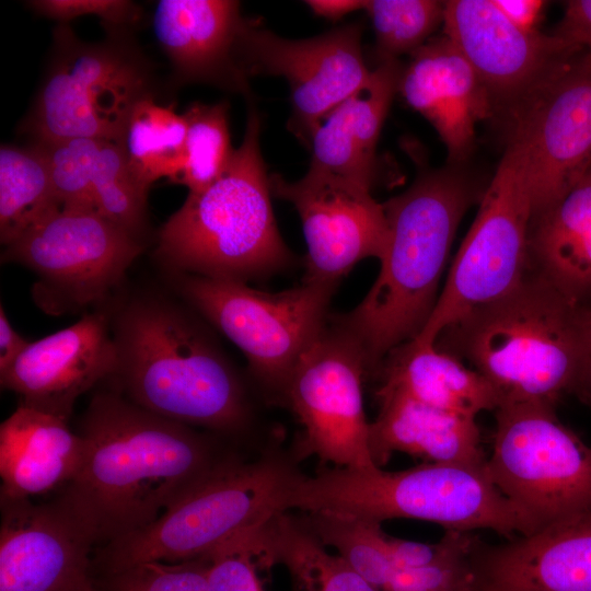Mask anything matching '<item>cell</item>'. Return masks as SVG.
<instances>
[{
  "label": "cell",
  "instance_id": "cell-6",
  "mask_svg": "<svg viewBox=\"0 0 591 591\" xmlns=\"http://www.w3.org/2000/svg\"><path fill=\"white\" fill-rule=\"evenodd\" d=\"M286 510L331 511L382 523L390 519L432 522L445 530L487 529L510 540L535 531L497 489L484 467L428 463L396 472L322 465L302 471L287 494Z\"/></svg>",
  "mask_w": 591,
  "mask_h": 591
},
{
  "label": "cell",
  "instance_id": "cell-31",
  "mask_svg": "<svg viewBox=\"0 0 591 591\" xmlns=\"http://www.w3.org/2000/svg\"><path fill=\"white\" fill-rule=\"evenodd\" d=\"M95 212L143 244L148 231L147 196L131 174L120 146L101 140L91 174Z\"/></svg>",
  "mask_w": 591,
  "mask_h": 591
},
{
  "label": "cell",
  "instance_id": "cell-1",
  "mask_svg": "<svg viewBox=\"0 0 591 591\" xmlns=\"http://www.w3.org/2000/svg\"><path fill=\"white\" fill-rule=\"evenodd\" d=\"M80 434L85 456L57 498L109 544L154 522L236 453L212 437L152 414L118 392L94 395Z\"/></svg>",
  "mask_w": 591,
  "mask_h": 591
},
{
  "label": "cell",
  "instance_id": "cell-20",
  "mask_svg": "<svg viewBox=\"0 0 591 591\" xmlns=\"http://www.w3.org/2000/svg\"><path fill=\"white\" fill-rule=\"evenodd\" d=\"M398 92L437 130L448 164L472 152L477 124L491 116L490 96L470 63L444 35L429 39L403 68Z\"/></svg>",
  "mask_w": 591,
  "mask_h": 591
},
{
  "label": "cell",
  "instance_id": "cell-23",
  "mask_svg": "<svg viewBox=\"0 0 591 591\" xmlns=\"http://www.w3.org/2000/svg\"><path fill=\"white\" fill-rule=\"evenodd\" d=\"M84 456V439L68 420L20 404L0 426L1 501L62 489Z\"/></svg>",
  "mask_w": 591,
  "mask_h": 591
},
{
  "label": "cell",
  "instance_id": "cell-17",
  "mask_svg": "<svg viewBox=\"0 0 591 591\" xmlns=\"http://www.w3.org/2000/svg\"><path fill=\"white\" fill-rule=\"evenodd\" d=\"M444 36L486 88L494 108L510 113L583 49L554 35L529 32L493 0L444 1Z\"/></svg>",
  "mask_w": 591,
  "mask_h": 591
},
{
  "label": "cell",
  "instance_id": "cell-41",
  "mask_svg": "<svg viewBox=\"0 0 591 591\" xmlns=\"http://www.w3.org/2000/svg\"><path fill=\"white\" fill-rule=\"evenodd\" d=\"M305 3L314 14L332 21L366 7V1L362 0H309Z\"/></svg>",
  "mask_w": 591,
  "mask_h": 591
},
{
  "label": "cell",
  "instance_id": "cell-33",
  "mask_svg": "<svg viewBox=\"0 0 591 591\" xmlns=\"http://www.w3.org/2000/svg\"><path fill=\"white\" fill-rule=\"evenodd\" d=\"M380 62L413 54L443 22L444 1L436 0H370L366 1Z\"/></svg>",
  "mask_w": 591,
  "mask_h": 591
},
{
  "label": "cell",
  "instance_id": "cell-5",
  "mask_svg": "<svg viewBox=\"0 0 591 591\" xmlns=\"http://www.w3.org/2000/svg\"><path fill=\"white\" fill-rule=\"evenodd\" d=\"M247 101L244 138L223 173L206 189L188 192L159 231L155 256L173 274L248 282L296 262L274 217L260 117Z\"/></svg>",
  "mask_w": 591,
  "mask_h": 591
},
{
  "label": "cell",
  "instance_id": "cell-22",
  "mask_svg": "<svg viewBox=\"0 0 591 591\" xmlns=\"http://www.w3.org/2000/svg\"><path fill=\"white\" fill-rule=\"evenodd\" d=\"M244 19L231 0H160L152 25L173 83H211L251 96L235 49Z\"/></svg>",
  "mask_w": 591,
  "mask_h": 591
},
{
  "label": "cell",
  "instance_id": "cell-34",
  "mask_svg": "<svg viewBox=\"0 0 591 591\" xmlns=\"http://www.w3.org/2000/svg\"><path fill=\"white\" fill-rule=\"evenodd\" d=\"M102 139L72 138L37 143L48 162L51 182L61 208L94 210L91 174Z\"/></svg>",
  "mask_w": 591,
  "mask_h": 591
},
{
  "label": "cell",
  "instance_id": "cell-39",
  "mask_svg": "<svg viewBox=\"0 0 591 591\" xmlns=\"http://www.w3.org/2000/svg\"><path fill=\"white\" fill-rule=\"evenodd\" d=\"M502 13L519 27L534 32L542 16L545 1L541 0H493Z\"/></svg>",
  "mask_w": 591,
  "mask_h": 591
},
{
  "label": "cell",
  "instance_id": "cell-32",
  "mask_svg": "<svg viewBox=\"0 0 591 591\" xmlns=\"http://www.w3.org/2000/svg\"><path fill=\"white\" fill-rule=\"evenodd\" d=\"M229 105L192 103L183 113L187 124L186 162L179 184L197 193L209 187L225 170L234 149L230 143Z\"/></svg>",
  "mask_w": 591,
  "mask_h": 591
},
{
  "label": "cell",
  "instance_id": "cell-28",
  "mask_svg": "<svg viewBox=\"0 0 591 591\" xmlns=\"http://www.w3.org/2000/svg\"><path fill=\"white\" fill-rule=\"evenodd\" d=\"M254 542L259 566L286 567L291 591H376L289 511L277 512L258 528Z\"/></svg>",
  "mask_w": 591,
  "mask_h": 591
},
{
  "label": "cell",
  "instance_id": "cell-42",
  "mask_svg": "<svg viewBox=\"0 0 591 591\" xmlns=\"http://www.w3.org/2000/svg\"><path fill=\"white\" fill-rule=\"evenodd\" d=\"M588 306L590 313V345L586 370L577 394L591 404V301L588 302Z\"/></svg>",
  "mask_w": 591,
  "mask_h": 591
},
{
  "label": "cell",
  "instance_id": "cell-3",
  "mask_svg": "<svg viewBox=\"0 0 591 591\" xmlns=\"http://www.w3.org/2000/svg\"><path fill=\"white\" fill-rule=\"evenodd\" d=\"M113 336L119 392L163 418L217 434L241 436L254 424L248 391L199 320L160 296H141L118 313Z\"/></svg>",
  "mask_w": 591,
  "mask_h": 591
},
{
  "label": "cell",
  "instance_id": "cell-29",
  "mask_svg": "<svg viewBox=\"0 0 591 591\" xmlns=\"http://www.w3.org/2000/svg\"><path fill=\"white\" fill-rule=\"evenodd\" d=\"M187 124L172 105L162 106L154 94L132 108L119 146L127 165L147 192L158 179L179 183L186 162Z\"/></svg>",
  "mask_w": 591,
  "mask_h": 591
},
{
  "label": "cell",
  "instance_id": "cell-27",
  "mask_svg": "<svg viewBox=\"0 0 591 591\" xmlns=\"http://www.w3.org/2000/svg\"><path fill=\"white\" fill-rule=\"evenodd\" d=\"M530 268L569 298L591 301V169L531 221Z\"/></svg>",
  "mask_w": 591,
  "mask_h": 591
},
{
  "label": "cell",
  "instance_id": "cell-18",
  "mask_svg": "<svg viewBox=\"0 0 591 591\" xmlns=\"http://www.w3.org/2000/svg\"><path fill=\"white\" fill-rule=\"evenodd\" d=\"M0 591H81L92 582L90 533L57 499L1 501Z\"/></svg>",
  "mask_w": 591,
  "mask_h": 591
},
{
  "label": "cell",
  "instance_id": "cell-2",
  "mask_svg": "<svg viewBox=\"0 0 591 591\" xmlns=\"http://www.w3.org/2000/svg\"><path fill=\"white\" fill-rule=\"evenodd\" d=\"M485 189L460 169L420 170L402 194L383 202L389 224L380 273L362 301L329 320L360 348L368 373L424 329L459 225Z\"/></svg>",
  "mask_w": 591,
  "mask_h": 591
},
{
  "label": "cell",
  "instance_id": "cell-38",
  "mask_svg": "<svg viewBox=\"0 0 591 591\" xmlns=\"http://www.w3.org/2000/svg\"><path fill=\"white\" fill-rule=\"evenodd\" d=\"M552 35L576 48L591 51V0L566 2L564 15Z\"/></svg>",
  "mask_w": 591,
  "mask_h": 591
},
{
  "label": "cell",
  "instance_id": "cell-21",
  "mask_svg": "<svg viewBox=\"0 0 591 591\" xmlns=\"http://www.w3.org/2000/svg\"><path fill=\"white\" fill-rule=\"evenodd\" d=\"M479 581L520 591H591V507L498 546L478 543Z\"/></svg>",
  "mask_w": 591,
  "mask_h": 591
},
{
  "label": "cell",
  "instance_id": "cell-12",
  "mask_svg": "<svg viewBox=\"0 0 591 591\" xmlns=\"http://www.w3.org/2000/svg\"><path fill=\"white\" fill-rule=\"evenodd\" d=\"M142 251L143 244L97 212L59 208L5 246L1 259L35 273V302L61 314L102 301Z\"/></svg>",
  "mask_w": 591,
  "mask_h": 591
},
{
  "label": "cell",
  "instance_id": "cell-44",
  "mask_svg": "<svg viewBox=\"0 0 591 591\" xmlns=\"http://www.w3.org/2000/svg\"><path fill=\"white\" fill-rule=\"evenodd\" d=\"M81 591H101L99 588H96L93 582H91L90 584H88L84 589H82Z\"/></svg>",
  "mask_w": 591,
  "mask_h": 591
},
{
  "label": "cell",
  "instance_id": "cell-36",
  "mask_svg": "<svg viewBox=\"0 0 591 591\" xmlns=\"http://www.w3.org/2000/svg\"><path fill=\"white\" fill-rule=\"evenodd\" d=\"M255 530L233 537L206 556L210 591H264L257 573Z\"/></svg>",
  "mask_w": 591,
  "mask_h": 591
},
{
  "label": "cell",
  "instance_id": "cell-35",
  "mask_svg": "<svg viewBox=\"0 0 591 591\" xmlns=\"http://www.w3.org/2000/svg\"><path fill=\"white\" fill-rule=\"evenodd\" d=\"M100 589V588H99ZM101 591H210L207 557L143 561L107 575Z\"/></svg>",
  "mask_w": 591,
  "mask_h": 591
},
{
  "label": "cell",
  "instance_id": "cell-9",
  "mask_svg": "<svg viewBox=\"0 0 591 591\" xmlns=\"http://www.w3.org/2000/svg\"><path fill=\"white\" fill-rule=\"evenodd\" d=\"M181 297L233 343L266 399L282 403L289 379L326 327L337 286L303 280L280 292L247 282L173 274Z\"/></svg>",
  "mask_w": 591,
  "mask_h": 591
},
{
  "label": "cell",
  "instance_id": "cell-30",
  "mask_svg": "<svg viewBox=\"0 0 591 591\" xmlns=\"http://www.w3.org/2000/svg\"><path fill=\"white\" fill-rule=\"evenodd\" d=\"M61 208L47 159L37 143L0 149V241L12 244L38 221Z\"/></svg>",
  "mask_w": 591,
  "mask_h": 591
},
{
  "label": "cell",
  "instance_id": "cell-10",
  "mask_svg": "<svg viewBox=\"0 0 591 591\" xmlns=\"http://www.w3.org/2000/svg\"><path fill=\"white\" fill-rule=\"evenodd\" d=\"M533 217L525 152L511 134L479 200L478 211L449 269L427 324L413 339L434 344L440 333L471 311L514 289L530 269Z\"/></svg>",
  "mask_w": 591,
  "mask_h": 591
},
{
  "label": "cell",
  "instance_id": "cell-15",
  "mask_svg": "<svg viewBox=\"0 0 591 591\" xmlns=\"http://www.w3.org/2000/svg\"><path fill=\"white\" fill-rule=\"evenodd\" d=\"M511 115L525 152L533 219L591 169V51L575 55Z\"/></svg>",
  "mask_w": 591,
  "mask_h": 591
},
{
  "label": "cell",
  "instance_id": "cell-24",
  "mask_svg": "<svg viewBox=\"0 0 591 591\" xmlns=\"http://www.w3.org/2000/svg\"><path fill=\"white\" fill-rule=\"evenodd\" d=\"M379 413L370 422L373 463L385 465L395 452L428 463L484 467L486 456L476 419L444 412L379 386Z\"/></svg>",
  "mask_w": 591,
  "mask_h": 591
},
{
  "label": "cell",
  "instance_id": "cell-26",
  "mask_svg": "<svg viewBox=\"0 0 591 591\" xmlns=\"http://www.w3.org/2000/svg\"><path fill=\"white\" fill-rule=\"evenodd\" d=\"M375 373H380L381 387L468 418L495 412L501 404L484 375L434 344L410 340L391 351Z\"/></svg>",
  "mask_w": 591,
  "mask_h": 591
},
{
  "label": "cell",
  "instance_id": "cell-11",
  "mask_svg": "<svg viewBox=\"0 0 591 591\" xmlns=\"http://www.w3.org/2000/svg\"><path fill=\"white\" fill-rule=\"evenodd\" d=\"M495 413L485 471L535 531L591 507V447L543 402H505Z\"/></svg>",
  "mask_w": 591,
  "mask_h": 591
},
{
  "label": "cell",
  "instance_id": "cell-43",
  "mask_svg": "<svg viewBox=\"0 0 591 591\" xmlns=\"http://www.w3.org/2000/svg\"><path fill=\"white\" fill-rule=\"evenodd\" d=\"M474 591H520V590L505 588V587H500V586H496V584H493V583H488V582H484V581L478 580L477 586L474 589Z\"/></svg>",
  "mask_w": 591,
  "mask_h": 591
},
{
  "label": "cell",
  "instance_id": "cell-19",
  "mask_svg": "<svg viewBox=\"0 0 591 591\" xmlns=\"http://www.w3.org/2000/svg\"><path fill=\"white\" fill-rule=\"evenodd\" d=\"M117 351L109 321L102 312L36 341L0 372L2 389L21 404L68 420L78 398L114 374Z\"/></svg>",
  "mask_w": 591,
  "mask_h": 591
},
{
  "label": "cell",
  "instance_id": "cell-14",
  "mask_svg": "<svg viewBox=\"0 0 591 591\" xmlns=\"http://www.w3.org/2000/svg\"><path fill=\"white\" fill-rule=\"evenodd\" d=\"M362 26L351 23L306 39L282 38L245 20L236 42L243 74L283 77L290 86L288 128L305 144L321 121L369 79Z\"/></svg>",
  "mask_w": 591,
  "mask_h": 591
},
{
  "label": "cell",
  "instance_id": "cell-25",
  "mask_svg": "<svg viewBox=\"0 0 591 591\" xmlns=\"http://www.w3.org/2000/svg\"><path fill=\"white\" fill-rule=\"evenodd\" d=\"M402 70L397 59L380 62L368 81L321 121L309 141L310 170L372 187L378 140Z\"/></svg>",
  "mask_w": 591,
  "mask_h": 591
},
{
  "label": "cell",
  "instance_id": "cell-8",
  "mask_svg": "<svg viewBox=\"0 0 591 591\" xmlns=\"http://www.w3.org/2000/svg\"><path fill=\"white\" fill-rule=\"evenodd\" d=\"M153 94L152 67L127 30H108L106 39L88 43L58 23L47 73L21 131L34 142L119 143L135 105Z\"/></svg>",
  "mask_w": 591,
  "mask_h": 591
},
{
  "label": "cell",
  "instance_id": "cell-37",
  "mask_svg": "<svg viewBox=\"0 0 591 591\" xmlns=\"http://www.w3.org/2000/svg\"><path fill=\"white\" fill-rule=\"evenodd\" d=\"M35 13L68 24L82 15L101 19L108 30H128L141 19V9L127 0H32L25 2Z\"/></svg>",
  "mask_w": 591,
  "mask_h": 591
},
{
  "label": "cell",
  "instance_id": "cell-13",
  "mask_svg": "<svg viewBox=\"0 0 591 591\" xmlns=\"http://www.w3.org/2000/svg\"><path fill=\"white\" fill-rule=\"evenodd\" d=\"M368 373L359 346L331 320L296 366L283 393L303 428L293 450L323 465L368 468L372 461L362 381Z\"/></svg>",
  "mask_w": 591,
  "mask_h": 591
},
{
  "label": "cell",
  "instance_id": "cell-40",
  "mask_svg": "<svg viewBox=\"0 0 591 591\" xmlns=\"http://www.w3.org/2000/svg\"><path fill=\"white\" fill-rule=\"evenodd\" d=\"M24 339L10 324L3 305H0V372L5 370L27 347Z\"/></svg>",
  "mask_w": 591,
  "mask_h": 591
},
{
  "label": "cell",
  "instance_id": "cell-16",
  "mask_svg": "<svg viewBox=\"0 0 591 591\" xmlns=\"http://www.w3.org/2000/svg\"><path fill=\"white\" fill-rule=\"evenodd\" d=\"M271 195L297 210L308 245L303 280L337 286L362 259H382L389 240L383 204L371 188L310 170L297 182L269 175Z\"/></svg>",
  "mask_w": 591,
  "mask_h": 591
},
{
  "label": "cell",
  "instance_id": "cell-4",
  "mask_svg": "<svg viewBox=\"0 0 591 591\" xmlns=\"http://www.w3.org/2000/svg\"><path fill=\"white\" fill-rule=\"evenodd\" d=\"M434 345L484 375L501 403L555 405L580 387L590 345L589 306L530 268L514 289L448 326Z\"/></svg>",
  "mask_w": 591,
  "mask_h": 591
},
{
  "label": "cell",
  "instance_id": "cell-7",
  "mask_svg": "<svg viewBox=\"0 0 591 591\" xmlns=\"http://www.w3.org/2000/svg\"><path fill=\"white\" fill-rule=\"evenodd\" d=\"M293 448L275 442L254 459L239 454L197 484L150 525L106 544L107 575L143 561L179 563L208 556L233 537L286 511L301 472Z\"/></svg>",
  "mask_w": 591,
  "mask_h": 591
}]
</instances>
